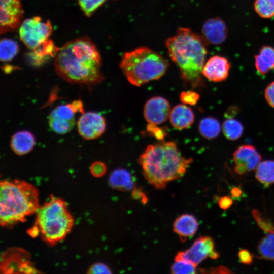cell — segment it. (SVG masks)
Segmentation results:
<instances>
[{
	"label": "cell",
	"instance_id": "cell-1",
	"mask_svg": "<svg viewBox=\"0 0 274 274\" xmlns=\"http://www.w3.org/2000/svg\"><path fill=\"white\" fill-rule=\"evenodd\" d=\"M100 54L93 42L83 37L70 41L57 53L55 71L62 79L73 83L93 85L104 79Z\"/></svg>",
	"mask_w": 274,
	"mask_h": 274
},
{
	"label": "cell",
	"instance_id": "cell-2",
	"mask_svg": "<svg viewBox=\"0 0 274 274\" xmlns=\"http://www.w3.org/2000/svg\"><path fill=\"white\" fill-rule=\"evenodd\" d=\"M192 162L182 155L174 141L149 145L138 159L144 178L157 189L182 177Z\"/></svg>",
	"mask_w": 274,
	"mask_h": 274
},
{
	"label": "cell",
	"instance_id": "cell-3",
	"mask_svg": "<svg viewBox=\"0 0 274 274\" xmlns=\"http://www.w3.org/2000/svg\"><path fill=\"white\" fill-rule=\"evenodd\" d=\"M168 54L184 82L192 88L202 85L201 75L208 42L188 28H180L165 42Z\"/></svg>",
	"mask_w": 274,
	"mask_h": 274
},
{
	"label": "cell",
	"instance_id": "cell-4",
	"mask_svg": "<svg viewBox=\"0 0 274 274\" xmlns=\"http://www.w3.org/2000/svg\"><path fill=\"white\" fill-rule=\"evenodd\" d=\"M0 194V222L3 226L24 221L40 207L37 189L25 181H1Z\"/></svg>",
	"mask_w": 274,
	"mask_h": 274
},
{
	"label": "cell",
	"instance_id": "cell-5",
	"mask_svg": "<svg viewBox=\"0 0 274 274\" xmlns=\"http://www.w3.org/2000/svg\"><path fill=\"white\" fill-rule=\"evenodd\" d=\"M168 66V62L164 57L146 47L125 52L119 64L128 82L137 87L159 79Z\"/></svg>",
	"mask_w": 274,
	"mask_h": 274
},
{
	"label": "cell",
	"instance_id": "cell-6",
	"mask_svg": "<svg viewBox=\"0 0 274 274\" xmlns=\"http://www.w3.org/2000/svg\"><path fill=\"white\" fill-rule=\"evenodd\" d=\"M35 225L47 243L54 245L63 240L71 231L74 220L66 202L53 196L36 211Z\"/></svg>",
	"mask_w": 274,
	"mask_h": 274
},
{
	"label": "cell",
	"instance_id": "cell-7",
	"mask_svg": "<svg viewBox=\"0 0 274 274\" xmlns=\"http://www.w3.org/2000/svg\"><path fill=\"white\" fill-rule=\"evenodd\" d=\"M52 27L49 20L43 21L38 16L24 20L19 28L21 41L28 48L33 50L49 39Z\"/></svg>",
	"mask_w": 274,
	"mask_h": 274
},
{
	"label": "cell",
	"instance_id": "cell-8",
	"mask_svg": "<svg viewBox=\"0 0 274 274\" xmlns=\"http://www.w3.org/2000/svg\"><path fill=\"white\" fill-rule=\"evenodd\" d=\"M208 257L216 259L219 257V254L215 250L214 243L211 237L201 236L189 248L179 252L175 260H186L197 266Z\"/></svg>",
	"mask_w": 274,
	"mask_h": 274
},
{
	"label": "cell",
	"instance_id": "cell-9",
	"mask_svg": "<svg viewBox=\"0 0 274 274\" xmlns=\"http://www.w3.org/2000/svg\"><path fill=\"white\" fill-rule=\"evenodd\" d=\"M0 10L1 34L19 28L24 13L21 0H0Z\"/></svg>",
	"mask_w": 274,
	"mask_h": 274
},
{
	"label": "cell",
	"instance_id": "cell-10",
	"mask_svg": "<svg viewBox=\"0 0 274 274\" xmlns=\"http://www.w3.org/2000/svg\"><path fill=\"white\" fill-rule=\"evenodd\" d=\"M28 254L21 249H11L2 256L1 269L4 273H37L29 261Z\"/></svg>",
	"mask_w": 274,
	"mask_h": 274
},
{
	"label": "cell",
	"instance_id": "cell-11",
	"mask_svg": "<svg viewBox=\"0 0 274 274\" xmlns=\"http://www.w3.org/2000/svg\"><path fill=\"white\" fill-rule=\"evenodd\" d=\"M262 159L261 155L253 145L239 146L233 154L235 172L243 175L256 169Z\"/></svg>",
	"mask_w": 274,
	"mask_h": 274
},
{
	"label": "cell",
	"instance_id": "cell-12",
	"mask_svg": "<svg viewBox=\"0 0 274 274\" xmlns=\"http://www.w3.org/2000/svg\"><path fill=\"white\" fill-rule=\"evenodd\" d=\"M171 111L169 102L165 98L156 96L149 98L143 109V115L148 123L159 125L165 122Z\"/></svg>",
	"mask_w": 274,
	"mask_h": 274
},
{
	"label": "cell",
	"instance_id": "cell-13",
	"mask_svg": "<svg viewBox=\"0 0 274 274\" xmlns=\"http://www.w3.org/2000/svg\"><path fill=\"white\" fill-rule=\"evenodd\" d=\"M77 125L79 134L86 140L94 139L100 136L106 129L104 117L94 112L84 113L79 118Z\"/></svg>",
	"mask_w": 274,
	"mask_h": 274
},
{
	"label": "cell",
	"instance_id": "cell-14",
	"mask_svg": "<svg viewBox=\"0 0 274 274\" xmlns=\"http://www.w3.org/2000/svg\"><path fill=\"white\" fill-rule=\"evenodd\" d=\"M230 67V63L226 58L214 55L204 63L202 74L210 81L221 82L227 78Z\"/></svg>",
	"mask_w": 274,
	"mask_h": 274
},
{
	"label": "cell",
	"instance_id": "cell-15",
	"mask_svg": "<svg viewBox=\"0 0 274 274\" xmlns=\"http://www.w3.org/2000/svg\"><path fill=\"white\" fill-rule=\"evenodd\" d=\"M203 37L208 43L218 45L223 43L228 36V29L221 18L215 17L207 20L202 27Z\"/></svg>",
	"mask_w": 274,
	"mask_h": 274
},
{
	"label": "cell",
	"instance_id": "cell-16",
	"mask_svg": "<svg viewBox=\"0 0 274 274\" xmlns=\"http://www.w3.org/2000/svg\"><path fill=\"white\" fill-rule=\"evenodd\" d=\"M199 224L192 214H183L178 217L173 223V231L182 242L193 236L198 230Z\"/></svg>",
	"mask_w": 274,
	"mask_h": 274
},
{
	"label": "cell",
	"instance_id": "cell-17",
	"mask_svg": "<svg viewBox=\"0 0 274 274\" xmlns=\"http://www.w3.org/2000/svg\"><path fill=\"white\" fill-rule=\"evenodd\" d=\"M169 119L174 128L183 130L193 124L194 114L189 106L183 104H178L171 109Z\"/></svg>",
	"mask_w": 274,
	"mask_h": 274
},
{
	"label": "cell",
	"instance_id": "cell-18",
	"mask_svg": "<svg viewBox=\"0 0 274 274\" xmlns=\"http://www.w3.org/2000/svg\"><path fill=\"white\" fill-rule=\"evenodd\" d=\"M35 143L33 135L28 131H20L13 134L11 140V147L18 155H22L29 152Z\"/></svg>",
	"mask_w": 274,
	"mask_h": 274
},
{
	"label": "cell",
	"instance_id": "cell-19",
	"mask_svg": "<svg viewBox=\"0 0 274 274\" xmlns=\"http://www.w3.org/2000/svg\"><path fill=\"white\" fill-rule=\"evenodd\" d=\"M254 65L261 75H265L274 69V48L269 45L262 46L259 53L254 56Z\"/></svg>",
	"mask_w": 274,
	"mask_h": 274
},
{
	"label": "cell",
	"instance_id": "cell-20",
	"mask_svg": "<svg viewBox=\"0 0 274 274\" xmlns=\"http://www.w3.org/2000/svg\"><path fill=\"white\" fill-rule=\"evenodd\" d=\"M110 185L114 189L128 191L134 188L132 176L128 170L118 168L113 171L109 178Z\"/></svg>",
	"mask_w": 274,
	"mask_h": 274
},
{
	"label": "cell",
	"instance_id": "cell-21",
	"mask_svg": "<svg viewBox=\"0 0 274 274\" xmlns=\"http://www.w3.org/2000/svg\"><path fill=\"white\" fill-rule=\"evenodd\" d=\"M60 48L56 47L53 41L48 39L45 43L32 50L30 60L33 64L40 65L47 59L56 55Z\"/></svg>",
	"mask_w": 274,
	"mask_h": 274
},
{
	"label": "cell",
	"instance_id": "cell-22",
	"mask_svg": "<svg viewBox=\"0 0 274 274\" xmlns=\"http://www.w3.org/2000/svg\"><path fill=\"white\" fill-rule=\"evenodd\" d=\"M222 127L219 121L212 117L203 118L199 122L198 130L200 135L209 140L214 139L219 134Z\"/></svg>",
	"mask_w": 274,
	"mask_h": 274
},
{
	"label": "cell",
	"instance_id": "cell-23",
	"mask_svg": "<svg viewBox=\"0 0 274 274\" xmlns=\"http://www.w3.org/2000/svg\"><path fill=\"white\" fill-rule=\"evenodd\" d=\"M255 177L266 186L274 183V160L261 161L255 169Z\"/></svg>",
	"mask_w": 274,
	"mask_h": 274
},
{
	"label": "cell",
	"instance_id": "cell-24",
	"mask_svg": "<svg viewBox=\"0 0 274 274\" xmlns=\"http://www.w3.org/2000/svg\"><path fill=\"white\" fill-rule=\"evenodd\" d=\"M222 130L226 139L235 141L242 135L244 126L238 120L232 118H227L222 124Z\"/></svg>",
	"mask_w": 274,
	"mask_h": 274
},
{
	"label": "cell",
	"instance_id": "cell-25",
	"mask_svg": "<svg viewBox=\"0 0 274 274\" xmlns=\"http://www.w3.org/2000/svg\"><path fill=\"white\" fill-rule=\"evenodd\" d=\"M19 51L17 43L12 39L4 38L0 42V59L3 62L10 61Z\"/></svg>",
	"mask_w": 274,
	"mask_h": 274
},
{
	"label": "cell",
	"instance_id": "cell-26",
	"mask_svg": "<svg viewBox=\"0 0 274 274\" xmlns=\"http://www.w3.org/2000/svg\"><path fill=\"white\" fill-rule=\"evenodd\" d=\"M261 256L266 260H274V233H268L263 237L258 245Z\"/></svg>",
	"mask_w": 274,
	"mask_h": 274
},
{
	"label": "cell",
	"instance_id": "cell-27",
	"mask_svg": "<svg viewBox=\"0 0 274 274\" xmlns=\"http://www.w3.org/2000/svg\"><path fill=\"white\" fill-rule=\"evenodd\" d=\"M49 123L53 131L57 133L63 134L72 130L74 126L75 121L61 119L50 114Z\"/></svg>",
	"mask_w": 274,
	"mask_h": 274
},
{
	"label": "cell",
	"instance_id": "cell-28",
	"mask_svg": "<svg viewBox=\"0 0 274 274\" xmlns=\"http://www.w3.org/2000/svg\"><path fill=\"white\" fill-rule=\"evenodd\" d=\"M254 8L261 18L268 19L274 16V0H255Z\"/></svg>",
	"mask_w": 274,
	"mask_h": 274
},
{
	"label": "cell",
	"instance_id": "cell-29",
	"mask_svg": "<svg viewBox=\"0 0 274 274\" xmlns=\"http://www.w3.org/2000/svg\"><path fill=\"white\" fill-rule=\"evenodd\" d=\"M197 266L192 263L184 260H175L170 269L171 272L175 274H192L197 272Z\"/></svg>",
	"mask_w": 274,
	"mask_h": 274
},
{
	"label": "cell",
	"instance_id": "cell-30",
	"mask_svg": "<svg viewBox=\"0 0 274 274\" xmlns=\"http://www.w3.org/2000/svg\"><path fill=\"white\" fill-rule=\"evenodd\" d=\"M75 112L70 104L59 105L52 111L50 114L63 120L75 121Z\"/></svg>",
	"mask_w": 274,
	"mask_h": 274
},
{
	"label": "cell",
	"instance_id": "cell-31",
	"mask_svg": "<svg viewBox=\"0 0 274 274\" xmlns=\"http://www.w3.org/2000/svg\"><path fill=\"white\" fill-rule=\"evenodd\" d=\"M106 0H77L79 5L88 17L92 15Z\"/></svg>",
	"mask_w": 274,
	"mask_h": 274
},
{
	"label": "cell",
	"instance_id": "cell-32",
	"mask_svg": "<svg viewBox=\"0 0 274 274\" xmlns=\"http://www.w3.org/2000/svg\"><path fill=\"white\" fill-rule=\"evenodd\" d=\"M156 125L148 123L146 126V132L150 136H152L160 141H163L166 136L167 131L163 127H160Z\"/></svg>",
	"mask_w": 274,
	"mask_h": 274
},
{
	"label": "cell",
	"instance_id": "cell-33",
	"mask_svg": "<svg viewBox=\"0 0 274 274\" xmlns=\"http://www.w3.org/2000/svg\"><path fill=\"white\" fill-rule=\"evenodd\" d=\"M199 98V93L192 90L183 91L180 95V101L186 105L194 106L197 103Z\"/></svg>",
	"mask_w": 274,
	"mask_h": 274
},
{
	"label": "cell",
	"instance_id": "cell-34",
	"mask_svg": "<svg viewBox=\"0 0 274 274\" xmlns=\"http://www.w3.org/2000/svg\"><path fill=\"white\" fill-rule=\"evenodd\" d=\"M89 273H111V269L105 264L102 263H95L91 265L88 270Z\"/></svg>",
	"mask_w": 274,
	"mask_h": 274
},
{
	"label": "cell",
	"instance_id": "cell-35",
	"mask_svg": "<svg viewBox=\"0 0 274 274\" xmlns=\"http://www.w3.org/2000/svg\"><path fill=\"white\" fill-rule=\"evenodd\" d=\"M106 169L105 164L100 161L94 162L90 167L91 174L96 177L102 176L106 172Z\"/></svg>",
	"mask_w": 274,
	"mask_h": 274
},
{
	"label": "cell",
	"instance_id": "cell-36",
	"mask_svg": "<svg viewBox=\"0 0 274 274\" xmlns=\"http://www.w3.org/2000/svg\"><path fill=\"white\" fill-rule=\"evenodd\" d=\"M264 97L267 104L274 108V81L266 86L264 90Z\"/></svg>",
	"mask_w": 274,
	"mask_h": 274
},
{
	"label": "cell",
	"instance_id": "cell-37",
	"mask_svg": "<svg viewBox=\"0 0 274 274\" xmlns=\"http://www.w3.org/2000/svg\"><path fill=\"white\" fill-rule=\"evenodd\" d=\"M239 261L246 265L251 264L253 262L252 254L247 249H241L238 253Z\"/></svg>",
	"mask_w": 274,
	"mask_h": 274
},
{
	"label": "cell",
	"instance_id": "cell-38",
	"mask_svg": "<svg viewBox=\"0 0 274 274\" xmlns=\"http://www.w3.org/2000/svg\"><path fill=\"white\" fill-rule=\"evenodd\" d=\"M218 204L222 209L226 210L232 205L233 200L229 196H225L220 198Z\"/></svg>",
	"mask_w": 274,
	"mask_h": 274
},
{
	"label": "cell",
	"instance_id": "cell-39",
	"mask_svg": "<svg viewBox=\"0 0 274 274\" xmlns=\"http://www.w3.org/2000/svg\"><path fill=\"white\" fill-rule=\"evenodd\" d=\"M132 195L133 197L134 198L138 199H141L142 201V202H146L147 201V198L145 196V195L142 192L141 190L133 188V190L132 192Z\"/></svg>",
	"mask_w": 274,
	"mask_h": 274
},
{
	"label": "cell",
	"instance_id": "cell-40",
	"mask_svg": "<svg viewBox=\"0 0 274 274\" xmlns=\"http://www.w3.org/2000/svg\"><path fill=\"white\" fill-rule=\"evenodd\" d=\"M70 104L75 113L78 112L83 113V105L80 100H75Z\"/></svg>",
	"mask_w": 274,
	"mask_h": 274
},
{
	"label": "cell",
	"instance_id": "cell-41",
	"mask_svg": "<svg viewBox=\"0 0 274 274\" xmlns=\"http://www.w3.org/2000/svg\"><path fill=\"white\" fill-rule=\"evenodd\" d=\"M230 194L233 198H239L243 194V191L239 187H234L231 189Z\"/></svg>",
	"mask_w": 274,
	"mask_h": 274
}]
</instances>
